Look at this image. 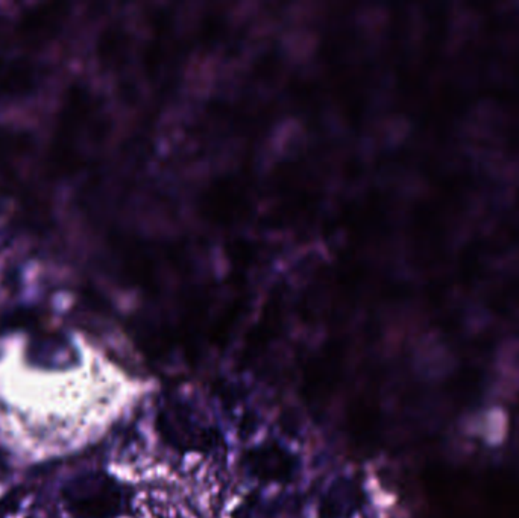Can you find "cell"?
<instances>
[{"label": "cell", "mask_w": 519, "mask_h": 518, "mask_svg": "<svg viewBox=\"0 0 519 518\" xmlns=\"http://www.w3.org/2000/svg\"><path fill=\"white\" fill-rule=\"evenodd\" d=\"M62 495L73 518H113L125 505L122 487L104 473H85L72 479Z\"/></svg>", "instance_id": "6da1fadb"}, {"label": "cell", "mask_w": 519, "mask_h": 518, "mask_svg": "<svg viewBox=\"0 0 519 518\" xmlns=\"http://www.w3.org/2000/svg\"><path fill=\"white\" fill-rule=\"evenodd\" d=\"M363 503L362 485L355 479L334 482L320 500V518H351Z\"/></svg>", "instance_id": "7a4b0ae2"}, {"label": "cell", "mask_w": 519, "mask_h": 518, "mask_svg": "<svg viewBox=\"0 0 519 518\" xmlns=\"http://www.w3.org/2000/svg\"><path fill=\"white\" fill-rule=\"evenodd\" d=\"M247 468L263 480H283L295 471V458L277 446L255 448L247 456Z\"/></svg>", "instance_id": "3957f363"}]
</instances>
